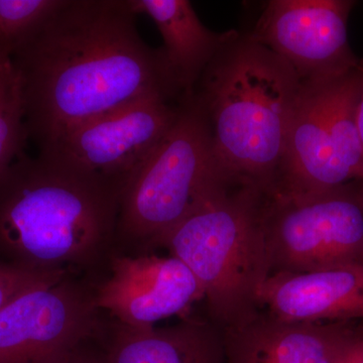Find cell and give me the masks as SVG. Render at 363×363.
Wrapping results in <instances>:
<instances>
[{
  "label": "cell",
  "instance_id": "6da1fadb",
  "mask_svg": "<svg viewBox=\"0 0 363 363\" xmlns=\"http://www.w3.org/2000/svg\"><path fill=\"white\" fill-rule=\"evenodd\" d=\"M130 0H63L11 55L28 140L40 150L136 100L185 95L162 49L138 33Z\"/></svg>",
  "mask_w": 363,
  "mask_h": 363
},
{
  "label": "cell",
  "instance_id": "7402d4cb",
  "mask_svg": "<svg viewBox=\"0 0 363 363\" xmlns=\"http://www.w3.org/2000/svg\"><path fill=\"white\" fill-rule=\"evenodd\" d=\"M359 197L360 202H362V206L363 209V181H360L359 183Z\"/></svg>",
  "mask_w": 363,
  "mask_h": 363
},
{
  "label": "cell",
  "instance_id": "30bf717a",
  "mask_svg": "<svg viewBox=\"0 0 363 363\" xmlns=\"http://www.w3.org/2000/svg\"><path fill=\"white\" fill-rule=\"evenodd\" d=\"M352 0H271L250 38L288 62L302 82L350 73L362 65L348 38Z\"/></svg>",
  "mask_w": 363,
  "mask_h": 363
},
{
  "label": "cell",
  "instance_id": "ba28073f",
  "mask_svg": "<svg viewBox=\"0 0 363 363\" xmlns=\"http://www.w3.org/2000/svg\"><path fill=\"white\" fill-rule=\"evenodd\" d=\"M104 318L89 279L67 274L35 284L0 310V363H62Z\"/></svg>",
  "mask_w": 363,
  "mask_h": 363
},
{
  "label": "cell",
  "instance_id": "8fae6325",
  "mask_svg": "<svg viewBox=\"0 0 363 363\" xmlns=\"http://www.w3.org/2000/svg\"><path fill=\"white\" fill-rule=\"evenodd\" d=\"M203 298L201 286L180 259L114 252L94 283L95 305L107 317L145 328L182 314Z\"/></svg>",
  "mask_w": 363,
  "mask_h": 363
},
{
  "label": "cell",
  "instance_id": "4fadbf2b",
  "mask_svg": "<svg viewBox=\"0 0 363 363\" xmlns=\"http://www.w3.org/2000/svg\"><path fill=\"white\" fill-rule=\"evenodd\" d=\"M355 329L348 322L288 323L269 315L224 329V363H337Z\"/></svg>",
  "mask_w": 363,
  "mask_h": 363
},
{
  "label": "cell",
  "instance_id": "ac0fdd59",
  "mask_svg": "<svg viewBox=\"0 0 363 363\" xmlns=\"http://www.w3.org/2000/svg\"><path fill=\"white\" fill-rule=\"evenodd\" d=\"M64 272L45 274V272H30L7 264L0 259V310L28 286L45 281L65 276Z\"/></svg>",
  "mask_w": 363,
  "mask_h": 363
},
{
  "label": "cell",
  "instance_id": "5b68a950",
  "mask_svg": "<svg viewBox=\"0 0 363 363\" xmlns=\"http://www.w3.org/2000/svg\"><path fill=\"white\" fill-rule=\"evenodd\" d=\"M238 184L215 152L202 107L192 93L184 95L175 123L124 185L116 252L150 255L162 248L182 221Z\"/></svg>",
  "mask_w": 363,
  "mask_h": 363
},
{
  "label": "cell",
  "instance_id": "277c9868",
  "mask_svg": "<svg viewBox=\"0 0 363 363\" xmlns=\"http://www.w3.org/2000/svg\"><path fill=\"white\" fill-rule=\"evenodd\" d=\"M269 197L257 186L238 184L202 204L162 243L193 272L220 330L259 315V292L271 276Z\"/></svg>",
  "mask_w": 363,
  "mask_h": 363
},
{
  "label": "cell",
  "instance_id": "52a82bcc",
  "mask_svg": "<svg viewBox=\"0 0 363 363\" xmlns=\"http://www.w3.org/2000/svg\"><path fill=\"white\" fill-rule=\"evenodd\" d=\"M359 183L320 194L269 195L266 238L271 276L363 266Z\"/></svg>",
  "mask_w": 363,
  "mask_h": 363
},
{
  "label": "cell",
  "instance_id": "8992f818",
  "mask_svg": "<svg viewBox=\"0 0 363 363\" xmlns=\"http://www.w3.org/2000/svg\"><path fill=\"white\" fill-rule=\"evenodd\" d=\"M360 72L302 82L272 195L320 194L363 181Z\"/></svg>",
  "mask_w": 363,
  "mask_h": 363
},
{
  "label": "cell",
  "instance_id": "9c48e42d",
  "mask_svg": "<svg viewBox=\"0 0 363 363\" xmlns=\"http://www.w3.org/2000/svg\"><path fill=\"white\" fill-rule=\"evenodd\" d=\"M178 106L162 97L136 100L67 131L39 155L125 185L168 133Z\"/></svg>",
  "mask_w": 363,
  "mask_h": 363
},
{
  "label": "cell",
  "instance_id": "2e32d148",
  "mask_svg": "<svg viewBox=\"0 0 363 363\" xmlns=\"http://www.w3.org/2000/svg\"><path fill=\"white\" fill-rule=\"evenodd\" d=\"M28 140L20 77L11 57L0 52V181Z\"/></svg>",
  "mask_w": 363,
  "mask_h": 363
},
{
  "label": "cell",
  "instance_id": "3957f363",
  "mask_svg": "<svg viewBox=\"0 0 363 363\" xmlns=\"http://www.w3.org/2000/svg\"><path fill=\"white\" fill-rule=\"evenodd\" d=\"M301 87L288 62L247 33L229 30L191 93L234 180L274 193Z\"/></svg>",
  "mask_w": 363,
  "mask_h": 363
},
{
  "label": "cell",
  "instance_id": "44dd1931",
  "mask_svg": "<svg viewBox=\"0 0 363 363\" xmlns=\"http://www.w3.org/2000/svg\"><path fill=\"white\" fill-rule=\"evenodd\" d=\"M357 123L358 130H359L360 138L363 145V65H362V91H360L359 102H358L357 109Z\"/></svg>",
  "mask_w": 363,
  "mask_h": 363
},
{
  "label": "cell",
  "instance_id": "9a60e30c",
  "mask_svg": "<svg viewBox=\"0 0 363 363\" xmlns=\"http://www.w3.org/2000/svg\"><path fill=\"white\" fill-rule=\"evenodd\" d=\"M133 13L156 23L164 55L185 95L190 94L228 32L215 33L203 25L188 0H130Z\"/></svg>",
  "mask_w": 363,
  "mask_h": 363
},
{
  "label": "cell",
  "instance_id": "7a4b0ae2",
  "mask_svg": "<svg viewBox=\"0 0 363 363\" xmlns=\"http://www.w3.org/2000/svg\"><path fill=\"white\" fill-rule=\"evenodd\" d=\"M124 185L43 156H21L0 181V259L93 283L116 252Z\"/></svg>",
  "mask_w": 363,
  "mask_h": 363
},
{
  "label": "cell",
  "instance_id": "7c38bea8",
  "mask_svg": "<svg viewBox=\"0 0 363 363\" xmlns=\"http://www.w3.org/2000/svg\"><path fill=\"white\" fill-rule=\"evenodd\" d=\"M259 306L288 323L363 319V266L272 274L260 290Z\"/></svg>",
  "mask_w": 363,
  "mask_h": 363
},
{
  "label": "cell",
  "instance_id": "e0dca14e",
  "mask_svg": "<svg viewBox=\"0 0 363 363\" xmlns=\"http://www.w3.org/2000/svg\"><path fill=\"white\" fill-rule=\"evenodd\" d=\"M63 0H0V52L11 57Z\"/></svg>",
  "mask_w": 363,
  "mask_h": 363
},
{
  "label": "cell",
  "instance_id": "ffe728a7",
  "mask_svg": "<svg viewBox=\"0 0 363 363\" xmlns=\"http://www.w3.org/2000/svg\"><path fill=\"white\" fill-rule=\"evenodd\" d=\"M337 363H363V331L353 332L344 345Z\"/></svg>",
  "mask_w": 363,
  "mask_h": 363
},
{
  "label": "cell",
  "instance_id": "5bb4252c",
  "mask_svg": "<svg viewBox=\"0 0 363 363\" xmlns=\"http://www.w3.org/2000/svg\"><path fill=\"white\" fill-rule=\"evenodd\" d=\"M98 338L107 363H224L222 332L211 321L133 328L105 315Z\"/></svg>",
  "mask_w": 363,
  "mask_h": 363
},
{
  "label": "cell",
  "instance_id": "d6986e66",
  "mask_svg": "<svg viewBox=\"0 0 363 363\" xmlns=\"http://www.w3.org/2000/svg\"><path fill=\"white\" fill-rule=\"evenodd\" d=\"M98 332L96 335L76 348L62 363H107L104 348L98 338Z\"/></svg>",
  "mask_w": 363,
  "mask_h": 363
}]
</instances>
